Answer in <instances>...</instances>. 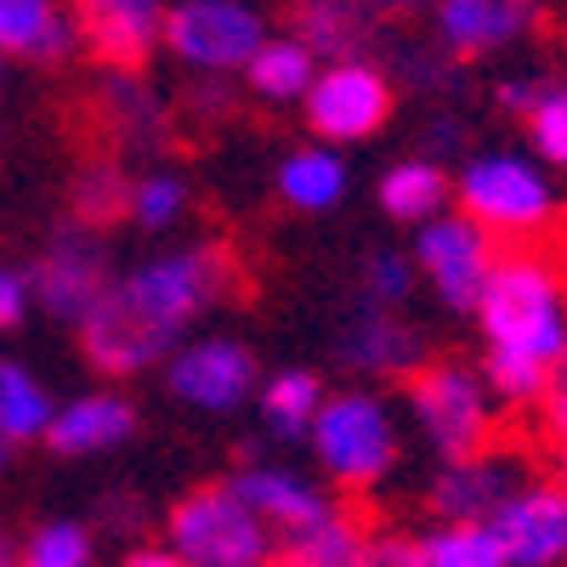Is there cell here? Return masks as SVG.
<instances>
[{"mask_svg":"<svg viewBox=\"0 0 567 567\" xmlns=\"http://www.w3.org/2000/svg\"><path fill=\"white\" fill-rule=\"evenodd\" d=\"M233 290H239V256L227 245H194V250L136 267L114 278L103 301L80 318L85 363L109 374V381L154 369L182 341V329L199 312H210L216 301H227Z\"/></svg>","mask_w":567,"mask_h":567,"instance_id":"cell-1","label":"cell"},{"mask_svg":"<svg viewBox=\"0 0 567 567\" xmlns=\"http://www.w3.org/2000/svg\"><path fill=\"white\" fill-rule=\"evenodd\" d=\"M477 318H483V336L494 352H523L539 369H550L567 352V284L556 261L539 250L494 256Z\"/></svg>","mask_w":567,"mask_h":567,"instance_id":"cell-2","label":"cell"},{"mask_svg":"<svg viewBox=\"0 0 567 567\" xmlns=\"http://www.w3.org/2000/svg\"><path fill=\"white\" fill-rule=\"evenodd\" d=\"M165 528H171V550L187 567H267L272 561V528L227 483H210L176 499Z\"/></svg>","mask_w":567,"mask_h":567,"instance_id":"cell-3","label":"cell"},{"mask_svg":"<svg viewBox=\"0 0 567 567\" xmlns=\"http://www.w3.org/2000/svg\"><path fill=\"white\" fill-rule=\"evenodd\" d=\"M409 409L420 420V432L432 437V449L454 465V460H477L494 443V414H488V392L465 363L432 358L409 374Z\"/></svg>","mask_w":567,"mask_h":567,"instance_id":"cell-4","label":"cell"},{"mask_svg":"<svg viewBox=\"0 0 567 567\" xmlns=\"http://www.w3.org/2000/svg\"><path fill=\"white\" fill-rule=\"evenodd\" d=\"M318 465L336 477L341 488H369L381 483L392 460H398V432H392V414L374 403L369 392H341V398H323L312 432H307Z\"/></svg>","mask_w":567,"mask_h":567,"instance_id":"cell-5","label":"cell"},{"mask_svg":"<svg viewBox=\"0 0 567 567\" xmlns=\"http://www.w3.org/2000/svg\"><path fill=\"white\" fill-rule=\"evenodd\" d=\"M454 194H460L465 221H477L483 233H511V239H528V233L550 227V210H556L545 176L516 154L465 159Z\"/></svg>","mask_w":567,"mask_h":567,"instance_id":"cell-6","label":"cell"},{"mask_svg":"<svg viewBox=\"0 0 567 567\" xmlns=\"http://www.w3.org/2000/svg\"><path fill=\"white\" fill-rule=\"evenodd\" d=\"M267 23L245 0H176L165 12V45L199 74H233L261 52Z\"/></svg>","mask_w":567,"mask_h":567,"instance_id":"cell-7","label":"cell"},{"mask_svg":"<svg viewBox=\"0 0 567 567\" xmlns=\"http://www.w3.org/2000/svg\"><path fill=\"white\" fill-rule=\"evenodd\" d=\"M109 284H114V272H109L103 233H91L80 221H63L52 239H45V250H40V261L29 272V296L52 318L80 329V318L103 301Z\"/></svg>","mask_w":567,"mask_h":567,"instance_id":"cell-8","label":"cell"},{"mask_svg":"<svg viewBox=\"0 0 567 567\" xmlns=\"http://www.w3.org/2000/svg\"><path fill=\"white\" fill-rule=\"evenodd\" d=\"M392 97H398L392 80L374 63H323L301 103H307V125L323 142H363L386 125Z\"/></svg>","mask_w":567,"mask_h":567,"instance_id":"cell-9","label":"cell"},{"mask_svg":"<svg viewBox=\"0 0 567 567\" xmlns=\"http://www.w3.org/2000/svg\"><path fill=\"white\" fill-rule=\"evenodd\" d=\"M414 256H420V272L437 284V296L454 312H477L499 245H494V233H483L477 221H465V216H432L420 227Z\"/></svg>","mask_w":567,"mask_h":567,"instance_id":"cell-10","label":"cell"},{"mask_svg":"<svg viewBox=\"0 0 567 567\" xmlns=\"http://www.w3.org/2000/svg\"><path fill=\"white\" fill-rule=\"evenodd\" d=\"M80 45L103 69H142L165 40V0H74Z\"/></svg>","mask_w":567,"mask_h":567,"instance_id":"cell-11","label":"cell"},{"mask_svg":"<svg viewBox=\"0 0 567 567\" xmlns=\"http://www.w3.org/2000/svg\"><path fill=\"white\" fill-rule=\"evenodd\" d=\"M539 23V0H437L432 7V40L454 63L494 58L516 45Z\"/></svg>","mask_w":567,"mask_h":567,"instance_id":"cell-12","label":"cell"},{"mask_svg":"<svg viewBox=\"0 0 567 567\" xmlns=\"http://www.w3.org/2000/svg\"><path fill=\"white\" fill-rule=\"evenodd\" d=\"M250 386H256V358H250V347L227 341V336L182 347L171 358V392L194 409H216V414L239 409L250 398Z\"/></svg>","mask_w":567,"mask_h":567,"instance_id":"cell-13","label":"cell"},{"mask_svg":"<svg viewBox=\"0 0 567 567\" xmlns=\"http://www.w3.org/2000/svg\"><path fill=\"white\" fill-rule=\"evenodd\" d=\"M488 528L499 534L511 567H556V561H567V488H556V483L523 488Z\"/></svg>","mask_w":567,"mask_h":567,"instance_id":"cell-14","label":"cell"},{"mask_svg":"<svg viewBox=\"0 0 567 567\" xmlns=\"http://www.w3.org/2000/svg\"><path fill=\"white\" fill-rule=\"evenodd\" d=\"M516 460L505 454H477V460H454L443 477L432 483V511L443 528H465V523H494V516L523 494L516 488Z\"/></svg>","mask_w":567,"mask_h":567,"instance_id":"cell-15","label":"cell"},{"mask_svg":"<svg viewBox=\"0 0 567 567\" xmlns=\"http://www.w3.org/2000/svg\"><path fill=\"white\" fill-rule=\"evenodd\" d=\"M290 40H301L307 52L323 63H369V52H381V23L363 18L352 0H290Z\"/></svg>","mask_w":567,"mask_h":567,"instance_id":"cell-16","label":"cell"},{"mask_svg":"<svg viewBox=\"0 0 567 567\" xmlns=\"http://www.w3.org/2000/svg\"><path fill=\"white\" fill-rule=\"evenodd\" d=\"M341 363L358 374H414L425 363V336L398 318V307H358L347 336H341Z\"/></svg>","mask_w":567,"mask_h":567,"instance_id":"cell-17","label":"cell"},{"mask_svg":"<svg viewBox=\"0 0 567 567\" xmlns=\"http://www.w3.org/2000/svg\"><path fill=\"white\" fill-rule=\"evenodd\" d=\"M233 494H239L267 528H278L284 539H296V534H307V528H318L329 511V505L312 483H301V477H290V471H272V465H250V471H239V477L227 483Z\"/></svg>","mask_w":567,"mask_h":567,"instance_id":"cell-18","label":"cell"},{"mask_svg":"<svg viewBox=\"0 0 567 567\" xmlns=\"http://www.w3.org/2000/svg\"><path fill=\"white\" fill-rule=\"evenodd\" d=\"M131 432H136V409H131L120 392H91V398H74L69 409L52 414V425H45V443H52L58 454H69V460H80V454H109V449H120Z\"/></svg>","mask_w":567,"mask_h":567,"instance_id":"cell-19","label":"cell"},{"mask_svg":"<svg viewBox=\"0 0 567 567\" xmlns=\"http://www.w3.org/2000/svg\"><path fill=\"white\" fill-rule=\"evenodd\" d=\"M80 45L74 12L58 0H0V58L23 63H63Z\"/></svg>","mask_w":567,"mask_h":567,"instance_id":"cell-20","label":"cell"},{"mask_svg":"<svg viewBox=\"0 0 567 567\" xmlns=\"http://www.w3.org/2000/svg\"><path fill=\"white\" fill-rule=\"evenodd\" d=\"M97 114L109 125V136L120 148H159L165 142V103L159 91L131 74V69H109L103 85H97Z\"/></svg>","mask_w":567,"mask_h":567,"instance_id":"cell-21","label":"cell"},{"mask_svg":"<svg viewBox=\"0 0 567 567\" xmlns=\"http://www.w3.org/2000/svg\"><path fill=\"white\" fill-rule=\"evenodd\" d=\"M58 403L52 392H45V381L34 369L12 363V358H0V443H34L45 437V425H52Z\"/></svg>","mask_w":567,"mask_h":567,"instance_id":"cell-22","label":"cell"},{"mask_svg":"<svg viewBox=\"0 0 567 567\" xmlns=\"http://www.w3.org/2000/svg\"><path fill=\"white\" fill-rule=\"evenodd\" d=\"M245 80H250V91L256 97H267V103H296V97H307V85L318 80V58L307 52L301 40H261V52L245 63Z\"/></svg>","mask_w":567,"mask_h":567,"instance_id":"cell-23","label":"cell"},{"mask_svg":"<svg viewBox=\"0 0 567 567\" xmlns=\"http://www.w3.org/2000/svg\"><path fill=\"white\" fill-rule=\"evenodd\" d=\"M369 534H363V516L358 511H329L318 528L284 539V567H358Z\"/></svg>","mask_w":567,"mask_h":567,"instance_id":"cell-24","label":"cell"},{"mask_svg":"<svg viewBox=\"0 0 567 567\" xmlns=\"http://www.w3.org/2000/svg\"><path fill=\"white\" fill-rule=\"evenodd\" d=\"M347 194V165L329 148H301L278 165V199L290 210H329Z\"/></svg>","mask_w":567,"mask_h":567,"instance_id":"cell-25","label":"cell"},{"mask_svg":"<svg viewBox=\"0 0 567 567\" xmlns=\"http://www.w3.org/2000/svg\"><path fill=\"white\" fill-rule=\"evenodd\" d=\"M323 409V381L307 369H284L261 386V420L272 425L278 437H307L312 420Z\"/></svg>","mask_w":567,"mask_h":567,"instance_id":"cell-26","label":"cell"},{"mask_svg":"<svg viewBox=\"0 0 567 567\" xmlns=\"http://www.w3.org/2000/svg\"><path fill=\"white\" fill-rule=\"evenodd\" d=\"M69 210H74V221L80 227H109V221H120V216H131V182H125V171L114 165V159H91V165H80V176H74V187H69Z\"/></svg>","mask_w":567,"mask_h":567,"instance_id":"cell-27","label":"cell"},{"mask_svg":"<svg viewBox=\"0 0 567 567\" xmlns=\"http://www.w3.org/2000/svg\"><path fill=\"white\" fill-rule=\"evenodd\" d=\"M449 199V176L443 165H425V159H403L381 176V205L386 216L398 221H425V216H437Z\"/></svg>","mask_w":567,"mask_h":567,"instance_id":"cell-28","label":"cell"},{"mask_svg":"<svg viewBox=\"0 0 567 567\" xmlns=\"http://www.w3.org/2000/svg\"><path fill=\"white\" fill-rule=\"evenodd\" d=\"M425 567H511L505 545L488 523H465V528H437L432 539H420Z\"/></svg>","mask_w":567,"mask_h":567,"instance_id":"cell-29","label":"cell"},{"mask_svg":"<svg viewBox=\"0 0 567 567\" xmlns=\"http://www.w3.org/2000/svg\"><path fill=\"white\" fill-rule=\"evenodd\" d=\"M381 74H386V80L403 74L414 91H437V97L460 91V69H454V58L443 52L437 40H398V45H392V63H386Z\"/></svg>","mask_w":567,"mask_h":567,"instance_id":"cell-30","label":"cell"},{"mask_svg":"<svg viewBox=\"0 0 567 567\" xmlns=\"http://www.w3.org/2000/svg\"><path fill=\"white\" fill-rule=\"evenodd\" d=\"M18 567H91V534L80 523H40L23 539Z\"/></svg>","mask_w":567,"mask_h":567,"instance_id":"cell-31","label":"cell"},{"mask_svg":"<svg viewBox=\"0 0 567 567\" xmlns=\"http://www.w3.org/2000/svg\"><path fill=\"white\" fill-rule=\"evenodd\" d=\"M182 210H187V182H182V176L154 171V176L131 182V221H136V227L159 233V227H171Z\"/></svg>","mask_w":567,"mask_h":567,"instance_id":"cell-32","label":"cell"},{"mask_svg":"<svg viewBox=\"0 0 567 567\" xmlns=\"http://www.w3.org/2000/svg\"><path fill=\"white\" fill-rule=\"evenodd\" d=\"M539 437H545V454L556 465V477L567 483V352L550 363L545 374V392H539Z\"/></svg>","mask_w":567,"mask_h":567,"instance_id":"cell-33","label":"cell"},{"mask_svg":"<svg viewBox=\"0 0 567 567\" xmlns=\"http://www.w3.org/2000/svg\"><path fill=\"white\" fill-rule=\"evenodd\" d=\"M545 374H550V369H539L534 358H523V352H494V347H488V363H483V381H488L505 403H539Z\"/></svg>","mask_w":567,"mask_h":567,"instance_id":"cell-34","label":"cell"},{"mask_svg":"<svg viewBox=\"0 0 567 567\" xmlns=\"http://www.w3.org/2000/svg\"><path fill=\"white\" fill-rule=\"evenodd\" d=\"M358 284H363V301L369 307H398V301H409V290H414V267L403 261V256H369L363 261V272H358Z\"/></svg>","mask_w":567,"mask_h":567,"instance_id":"cell-35","label":"cell"},{"mask_svg":"<svg viewBox=\"0 0 567 567\" xmlns=\"http://www.w3.org/2000/svg\"><path fill=\"white\" fill-rule=\"evenodd\" d=\"M528 136H534L539 159L567 165V85H550L545 91V103L528 114Z\"/></svg>","mask_w":567,"mask_h":567,"instance_id":"cell-36","label":"cell"},{"mask_svg":"<svg viewBox=\"0 0 567 567\" xmlns=\"http://www.w3.org/2000/svg\"><path fill=\"white\" fill-rule=\"evenodd\" d=\"M233 109H239V91L227 85V74H205V80H194V91H187V114L194 120L221 125V120H233Z\"/></svg>","mask_w":567,"mask_h":567,"instance_id":"cell-37","label":"cell"},{"mask_svg":"<svg viewBox=\"0 0 567 567\" xmlns=\"http://www.w3.org/2000/svg\"><path fill=\"white\" fill-rule=\"evenodd\" d=\"M97 523H103L109 534L131 539V534L148 528V499L131 494V488H114V494H103V505H97Z\"/></svg>","mask_w":567,"mask_h":567,"instance_id":"cell-38","label":"cell"},{"mask_svg":"<svg viewBox=\"0 0 567 567\" xmlns=\"http://www.w3.org/2000/svg\"><path fill=\"white\" fill-rule=\"evenodd\" d=\"M550 85H561V80H550V74H511V80L494 85V103L528 120V114L545 103V91H550Z\"/></svg>","mask_w":567,"mask_h":567,"instance_id":"cell-39","label":"cell"},{"mask_svg":"<svg viewBox=\"0 0 567 567\" xmlns=\"http://www.w3.org/2000/svg\"><path fill=\"white\" fill-rule=\"evenodd\" d=\"M358 567H425V556H420V539H409V534H374L363 545Z\"/></svg>","mask_w":567,"mask_h":567,"instance_id":"cell-40","label":"cell"},{"mask_svg":"<svg viewBox=\"0 0 567 567\" xmlns=\"http://www.w3.org/2000/svg\"><path fill=\"white\" fill-rule=\"evenodd\" d=\"M420 148H425V165H443V159H460L465 148V125L454 114H437L432 125L420 131Z\"/></svg>","mask_w":567,"mask_h":567,"instance_id":"cell-41","label":"cell"},{"mask_svg":"<svg viewBox=\"0 0 567 567\" xmlns=\"http://www.w3.org/2000/svg\"><path fill=\"white\" fill-rule=\"evenodd\" d=\"M29 278L18 267H0V329H18L23 312H29Z\"/></svg>","mask_w":567,"mask_h":567,"instance_id":"cell-42","label":"cell"},{"mask_svg":"<svg viewBox=\"0 0 567 567\" xmlns=\"http://www.w3.org/2000/svg\"><path fill=\"white\" fill-rule=\"evenodd\" d=\"M352 7L363 12V18H374V23H403V18H420V12H432L437 0H352Z\"/></svg>","mask_w":567,"mask_h":567,"instance_id":"cell-43","label":"cell"},{"mask_svg":"<svg viewBox=\"0 0 567 567\" xmlns=\"http://www.w3.org/2000/svg\"><path fill=\"white\" fill-rule=\"evenodd\" d=\"M120 567H187V561H182L171 545H136V550H131Z\"/></svg>","mask_w":567,"mask_h":567,"instance_id":"cell-44","label":"cell"},{"mask_svg":"<svg viewBox=\"0 0 567 567\" xmlns=\"http://www.w3.org/2000/svg\"><path fill=\"white\" fill-rule=\"evenodd\" d=\"M0 567H18V545L7 534H0Z\"/></svg>","mask_w":567,"mask_h":567,"instance_id":"cell-45","label":"cell"},{"mask_svg":"<svg viewBox=\"0 0 567 567\" xmlns=\"http://www.w3.org/2000/svg\"><path fill=\"white\" fill-rule=\"evenodd\" d=\"M7 465H12V443H0V477H7Z\"/></svg>","mask_w":567,"mask_h":567,"instance_id":"cell-46","label":"cell"}]
</instances>
